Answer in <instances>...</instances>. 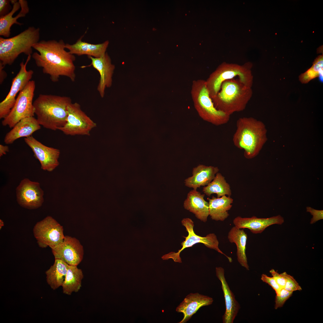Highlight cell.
Masks as SVG:
<instances>
[{"label":"cell","mask_w":323,"mask_h":323,"mask_svg":"<svg viewBox=\"0 0 323 323\" xmlns=\"http://www.w3.org/2000/svg\"><path fill=\"white\" fill-rule=\"evenodd\" d=\"M65 44L60 39L42 40L34 45L33 48L39 52L32 54L36 65L42 68L44 74L49 75L51 80L56 82L60 76H66L74 81L76 75L74 56L65 49Z\"/></svg>","instance_id":"cell-1"},{"label":"cell","mask_w":323,"mask_h":323,"mask_svg":"<svg viewBox=\"0 0 323 323\" xmlns=\"http://www.w3.org/2000/svg\"><path fill=\"white\" fill-rule=\"evenodd\" d=\"M267 130L261 121L252 117L239 118L232 141L234 145L244 151V156L248 159L259 153L267 141Z\"/></svg>","instance_id":"cell-2"},{"label":"cell","mask_w":323,"mask_h":323,"mask_svg":"<svg viewBox=\"0 0 323 323\" xmlns=\"http://www.w3.org/2000/svg\"><path fill=\"white\" fill-rule=\"evenodd\" d=\"M71 103L68 97L39 95L33 103L39 124L48 129L58 130L66 123L68 107Z\"/></svg>","instance_id":"cell-3"},{"label":"cell","mask_w":323,"mask_h":323,"mask_svg":"<svg viewBox=\"0 0 323 323\" xmlns=\"http://www.w3.org/2000/svg\"><path fill=\"white\" fill-rule=\"evenodd\" d=\"M252 94V88L246 87L236 78L224 81L219 91L211 99L218 109L231 116L244 110Z\"/></svg>","instance_id":"cell-4"},{"label":"cell","mask_w":323,"mask_h":323,"mask_svg":"<svg viewBox=\"0 0 323 323\" xmlns=\"http://www.w3.org/2000/svg\"><path fill=\"white\" fill-rule=\"evenodd\" d=\"M40 29L30 27L17 35L8 38L0 37V64L11 65L22 53H32L33 46L39 41Z\"/></svg>","instance_id":"cell-5"},{"label":"cell","mask_w":323,"mask_h":323,"mask_svg":"<svg viewBox=\"0 0 323 323\" xmlns=\"http://www.w3.org/2000/svg\"><path fill=\"white\" fill-rule=\"evenodd\" d=\"M191 93L194 108L203 120L215 126L223 125L228 122L230 116L215 107L210 96L205 80H193Z\"/></svg>","instance_id":"cell-6"},{"label":"cell","mask_w":323,"mask_h":323,"mask_svg":"<svg viewBox=\"0 0 323 323\" xmlns=\"http://www.w3.org/2000/svg\"><path fill=\"white\" fill-rule=\"evenodd\" d=\"M252 66L249 62L243 65L226 62L220 64L205 80L211 97L216 95L222 83L227 80L237 78L246 86L252 88L253 79Z\"/></svg>","instance_id":"cell-7"},{"label":"cell","mask_w":323,"mask_h":323,"mask_svg":"<svg viewBox=\"0 0 323 323\" xmlns=\"http://www.w3.org/2000/svg\"><path fill=\"white\" fill-rule=\"evenodd\" d=\"M35 86V81L31 80L19 92L13 106L2 121L3 126L12 128L22 119L34 116L33 100Z\"/></svg>","instance_id":"cell-8"},{"label":"cell","mask_w":323,"mask_h":323,"mask_svg":"<svg viewBox=\"0 0 323 323\" xmlns=\"http://www.w3.org/2000/svg\"><path fill=\"white\" fill-rule=\"evenodd\" d=\"M182 225L184 226L188 232L187 237H184L185 240L181 243L182 248L177 252H171L163 255L162 258L163 260L172 259L174 262L182 263L180 257L181 252L185 248L191 247L198 243L203 244L207 247L214 249L218 252L224 255L231 263L232 260L231 257H228L219 248V242L216 235L214 233H210L205 237H202L196 234L194 232L193 228L194 223L189 218H185L181 221Z\"/></svg>","instance_id":"cell-9"},{"label":"cell","mask_w":323,"mask_h":323,"mask_svg":"<svg viewBox=\"0 0 323 323\" xmlns=\"http://www.w3.org/2000/svg\"><path fill=\"white\" fill-rule=\"evenodd\" d=\"M33 232L39 246L42 248H55L63 240L65 236L63 226L50 216L37 222Z\"/></svg>","instance_id":"cell-10"},{"label":"cell","mask_w":323,"mask_h":323,"mask_svg":"<svg viewBox=\"0 0 323 323\" xmlns=\"http://www.w3.org/2000/svg\"><path fill=\"white\" fill-rule=\"evenodd\" d=\"M96 124L82 110L78 103H71L68 107L66 122L59 130L67 135H89Z\"/></svg>","instance_id":"cell-11"},{"label":"cell","mask_w":323,"mask_h":323,"mask_svg":"<svg viewBox=\"0 0 323 323\" xmlns=\"http://www.w3.org/2000/svg\"><path fill=\"white\" fill-rule=\"evenodd\" d=\"M31 57V55L28 56L26 62L24 63L22 61L20 63L19 71L12 80L8 94L0 103V119H4L9 114L15 103L16 95L24 88L33 76V71L26 69L27 65Z\"/></svg>","instance_id":"cell-12"},{"label":"cell","mask_w":323,"mask_h":323,"mask_svg":"<svg viewBox=\"0 0 323 323\" xmlns=\"http://www.w3.org/2000/svg\"><path fill=\"white\" fill-rule=\"evenodd\" d=\"M44 195L40 183L27 178L22 179L16 188L18 203L27 209H36L41 206L44 201Z\"/></svg>","instance_id":"cell-13"},{"label":"cell","mask_w":323,"mask_h":323,"mask_svg":"<svg viewBox=\"0 0 323 323\" xmlns=\"http://www.w3.org/2000/svg\"><path fill=\"white\" fill-rule=\"evenodd\" d=\"M24 141L39 161L42 169L51 172L59 165L58 159L60 154L59 149L44 145L32 135L25 138Z\"/></svg>","instance_id":"cell-14"},{"label":"cell","mask_w":323,"mask_h":323,"mask_svg":"<svg viewBox=\"0 0 323 323\" xmlns=\"http://www.w3.org/2000/svg\"><path fill=\"white\" fill-rule=\"evenodd\" d=\"M51 250L55 259L61 260L69 265L77 266L83 258V246L74 237L65 236L63 241Z\"/></svg>","instance_id":"cell-15"},{"label":"cell","mask_w":323,"mask_h":323,"mask_svg":"<svg viewBox=\"0 0 323 323\" xmlns=\"http://www.w3.org/2000/svg\"><path fill=\"white\" fill-rule=\"evenodd\" d=\"M91 60L90 65L96 69L100 75V79L97 86V90L102 97H104L106 87H110L112 85V76L115 66L111 63L110 58L106 53L98 58L88 56Z\"/></svg>","instance_id":"cell-16"},{"label":"cell","mask_w":323,"mask_h":323,"mask_svg":"<svg viewBox=\"0 0 323 323\" xmlns=\"http://www.w3.org/2000/svg\"><path fill=\"white\" fill-rule=\"evenodd\" d=\"M13 4L12 9L7 14L0 17V35L9 37L10 34V28L14 24L21 25L22 23L17 21L20 17H24L29 12V8L26 0H10Z\"/></svg>","instance_id":"cell-17"},{"label":"cell","mask_w":323,"mask_h":323,"mask_svg":"<svg viewBox=\"0 0 323 323\" xmlns=\"http://www.w3.org/2000/svg\"><path fill=\"white\" fill-rule=\"evenodd\" d=\"M216 272L217 276L221 283L225 300L226 311L223 317V322L233 323L240 309V305L226 280L224 269L221 267H216Z\"/></svg>","instance_id":"cell-18"},{"label":"cell","mask_w":323,"mask_h":323,"mask_svg":"<svg viewBox=\"0 0 323 323\" xmlns=\"http://www.w3.org/2000/svg\"><path fill=\"white\" fill-rule=\"evenodd\" d=\"M212 298L198 293H190L177 307L176 311L183 314L182 319L179 323H185L201 307L209 305L213 302Z\"/></svg>","instance_id":"cell-19"},{"label":"cell","mask_w":323,"mask_h":323,"mask_svg":"<svg viewBox=\"0 0 323 323\" xmlns=\"http://www.w3.org/2000/svg\"><path fill=\"white\" fill-rule=\"evenodd\" d=\"M284 222V218L280 215L268 218H258L254 216L244 218L238 216L233 220V224L236 227L240 229L248 228L255 234L262 233L271 225H281Z\"/></svg>","instance_id":"cell-20"},{"label":"cell","mask_w":323,"mask_h":323,"mask_svg":"<svg viewBox=\"0 0 323 323\" xmlns=\"http://www.w3.org/2000/svg\"><path fill=\"white\" fill-rule=\"evenodd\" d=\"M205 195L196 190L190 191L184 201L183 206L185 209L194 214L197 218L205 222L209 215V209L208 202L204 199Z\"/></svg>","instance_id":"cell-21"},{"label":"cell","mask_w":323,"mask_h":323,"mask_svg":"<svg viewBox=\"0 0 323 323\" xmlns=\"http://www.w3.org/2000/svg\"><path fill=\"white\" fill-rule=\"evenodd\" d=\"M7 133L4 139L6 144H11L21 137L27 138L41 128L40 125L33 117H27L21 120Z\"/></svg>","instance_id":"cell-22"},{"label":"cell","mask_w":323,"mask_h":323,"mask_svg":"<svg viewBox=\"0 0 323 323\" xmlns=\"http://www.w3.org/2000/svg\"><path fill=\"white\" fill-rule=\"evenodd\" d=\"M219 171L217 167L199 164L193 168L192 176L185 180V185L196 190L201 186H207L213 180Z\"/></svg>","instance_id":"cell-23"},{"label":"cell","mask_w":323,"mask_h":323,"mask_svg":"<svg viewBox=\"0 0 323 323\" xmlns=\"http://www.w3.org/2000/svg\"><path fill=\"white\" fill-rule=\"evenodd\" d=\"M83 37H81L74 44H65V48L69 50L70 53L79 56L86 55L95 58L100 57L105 54L109 43L108 40L102 43L92 44L82 41Z\"/></svg>","instance_id":"cell-24"},{"label":"cell","mask_w":323,"mask_h":323,"mask_svg":"<svg viewBox=\"0 0 323 323\" xmlns=\"http://www.w3.org/2000/svg\"><path fill=\"white\" fill-rule=\"evenodd\" d=\"M209 202V215L216 221H224L229 216L228 211L232 207L233 200L230 196L224 195L221 197L213 196L207 198Z\"/></svg>","instance_id":"cell-25"},{"label":"cell","mask_w":323,"mask_h":323,"mask_svg":"<svg viewBox=\"0 0 323 323\" xmlns=\"http://www.w3.org/2000/svg\"><path fill=\"white\" fill-rule=\"evenodd\" d=\"M228 238L231 243H234L237 246V260L243 267L249 270L246 255V246L247 235L243 229L235 226L232 227L228 233Z\"/></svg>","instance_id":"cell-26"},{"label":"cell","mask_w":323,"mask_h":323,"mask_svg":"<svg viewBox=\"0 0 323 323\" xmlns=\"http://www.w3.org/2000/svg\"><path fill=\"white\" fill-rule=\"evenodd\" d=\"M68 265L61 260L55 259L53 265L46 271L47 282L51 289L55 290L62 286Z\"/></svg>","instance_id":"cell-27"},{"label":"cell","mask_w":323,"mask_h":323,"mask_svg":"<svg viewBox=\"0 0 323 323\" xmlns=\"http://www.w3.org/2000/svg\"><path fill=\"white\" fill-rule=\"evenodd\" d=\"M77 266L68 265L62 286L64 294L71 295L73 292H78L81 288L83 275L82 270Z\"/></svg>","instance_id":"cell-28"},{"label":"cell","mask_w":323,"mask_h":323,"mask_svg":"<svg viewBox=\"0 0 323 323\" xmlns=\"http://www.w3.org/2000/svg\"><path fill=\"white\" fill-rule=\"evenodd\" d=\"M202 191L209 196L212 194H216L217 198L226 195L230 196L231 194L229 184L221 174L218 172L213 180L206 186L203 187Z\"/></svg>","instance_id":"cell-29"},{"label":"cell","mask_w":323,"mask_h":323,"mask_svg":"<svg viewBox=\"0 0 323 323\" xmlns=\"http://www.w3.org/2000/svg\"><path fill=\"white\" fill-rule=\"evenodd\" d=\"M323 54L318 56L314 60L312 66L299 76V80L302 83H307L316 77L323 78Z\"/></svg>","instance_id":"cell-30"},{"label":"cell","mask_w":323,"mask_h":323,"mask_svg":"<svg viewBox=\"0 0 323 323\" xmlns=\"http://www.w3.org/2000/svg\"><path fill=\"white\" fill-rule=\"evenodd\" d=\"M286 279V282L284 288L285 290L290 292L302 290V288L293 277L288 274L286 272L282 273Z\"/></svg>","instance_id":"cell-31"},{"label":"cell","mask_w":323,"mask_h":323,"mask_svg":"<svg viewBox=\"0 0 323 323\" xmlns=\"http://www.w3.org/2000/svg\"><path fill=\"white\" fill-rule=\"evenodd\" d=\"M292 293L293 292L289 291L284 288L281 289L279 294L275 296V309L282 307L286 301L292 296Z\"/></svg>","instance_id":"cell-32"},{"label":"cell","mask_w":323,"mask_h":323,"mask_svg":"<svg viewBox=\"0 0 323 323\" xmlns=\"http://www.w3.org/2000/svg\"><path fill=\"white\" fill-rule=\"evenodd\" d=\"M261 279L263 282L268 284L271 286L275 290L276 295L279 294L280 291L281 289L277 284L273 277H269L266 274H262L261 275Z\"/></svg>","instance_id":"cell-33"},{"label":"cell","mask_w":323,"mask_h":323,"mask_svg":"<svg viewBox=\"0 0 323 323\" xmlns=\"http://www.w3.org/2000/svg\"><path fill=\"white\" fill-rule=\"evenodd\" d=\"M307 211L310 213L313 216L310 223L313 224L319 220L323 219V210H317L311 207H307Z\"/></svg>","instance_id":"cell-34"},{"label":"cell","mask_w":323,"mask_h":323,"mask_svg":"<svg viewBox=\"0 0 323 323\" xmlns=\"http://www.w3.org/2000/svg\"><path fill=\"white\" fill-rule=\"evenodd\" d=\"M269 272L281 289L284 288L285 285L286 279L282 274H279L273 269L270 270Z\"/></svg>","instance_id":"cell-35"},{"label":"cell","mask_w":323,"mask_h":323,"mask_svg":"<svg viewBox=\"0 0 323 323\" xmlns=\"http://www.w3.org/2000/svg\"><path fill=\"white\" fill-rule=\"evenodd\" d=\"M10 0H0V17L5 16L12 9L10 4Z\"/></svg>","instance_id":"cell-36"},{"label":"cell","mask_w":323,"mask_h":323,"mask_svg":"<svg viewBox=\"0 0 323 323\" xmlns=\"http://www.w3.org/2000/svg\"><path fill=\"white\" fill-rule=\"evenodd\" d=\"M9 151V147L6 145H0V156L1 157Z\"/></svg>","instance_id":"cell-37"},{"label":"cell","mask_w":323,"mask_h":323,"mask_svg":"<svg viewBox=\"0 0 323 323\" xmlns=\"http://www.w3.org/2000/svg\"><path fill=\"white\" fill-rule=\"evenodd\" d=\"M4 67V66L0 64V83L1 84L2 83L6 77V73L3 69Z\"/></svg>","instance_id":"cell-38"},{"label":"cell","mask_w":323,"mask_h":323,"mask_svg":"<svg viewBox=\"0 0 323 323\" xmlns=\"http://www.w3.org/2000/svg\"><path fill=\"white\" fill-rule=\"evenodd\" d=\"M4 226V222L2 220L0 219V229L2 228V226Z\"/></svg>","instance_id":"cell-39"}]
</instances>
